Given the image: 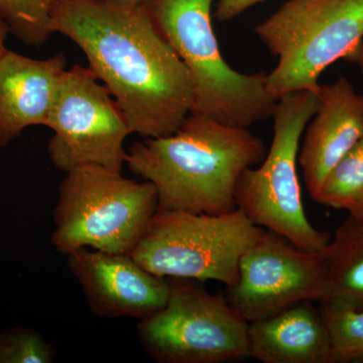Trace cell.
Instances as JSON below:
<instances>
[{
    "instance_id": "6da1fadb",
    "label": "cell",
    "mask_w": 363,
    "mask_h": 363,
    "mask_svg": "<svg viewBox=\"0 0 363 363\" xmlns=\"http://www.w3.org/2000/svg\"><path fill=\"white\" fill-rule=\"evenodd\" d=\"M52 26L84 52L131 133L145 138L172 135L193 111L194 87L187 67L145 2L58 0Z\"/></svg>"
},
{
    "instance_id": "7a4b0ae2",
    "label": "cell",
    "mask_w": 363,
    "mask_h": 363,
    "mask_svg": "<svg viewBox=\"0 0 363 363\" xmlns=\"http://www.w3.org/2000/svg\"><path fill=\"white\" fill-rule=\"evenodd\" d=\"M267 152L248 128L191 112L172 135L135 143L125 164L155 186L157 209L221 215L236 210L240 176Z\"/></svg>"
},
{
    "instance_id": "3957f363",
    "label": "cell",
    "mask_w": 363,
    "mask_h": 363,
    "mask_svg": "<svg viewBox=\"0 0 363 363\" xmlns=\"http://www.w3.org/2000/svg\"><path fill=\"white\" fill-rule=\"evenodd\" d=\"M215 0H145L162 35L187 67L194 87L192 112L250 128L272 118L276 98L267 74L236 71L222 56L212 25Z\"/></svg>"
},
{
    "instance_id": "277c9868",
    "label": "cell",
    "mask_w": 363,
    "mask_h": 363,
    "mask_svg": "<svg viewBox=\"0 0 363 363\" xmlns=\"http://www.w3.org/2000/svg\"><path fill=\"white\" fill-rule=\"evenodd\" d=\"M65 175L54 212L55 250L66 255L81 248L130 255L156 214L155 186L99 166Z\"/></svg>"
},
{
    "instance_id": "5b68a950",
    "label": "cell",
    "mask_w": 363,
    "mask_h": 363,
    "mask_svg": "<svg viewBox=\"0 0 363 363\" xmlns=\"http://www.w3.org/2000/svg\"><path fill=\"white\" fill-rule=\"evenodd\" d=\"M318 106V92L303 90L283 95L272 109L274 135L259 167L243 172L235 189L236 209L266 230L295 247L322 252L330 242L307 218L298 177L300 142Z\"/></svg>"
},
{
    "instance_id": "8992f818",
    "label": "cell",
    "mask_w": 363,
    "mask_h": 363,
    "mask_svg": "<svg viewBox=\"0 0 363 363\" xmlns=\"http://www.w3.org/2000/svg\"><path fill=\"white\" fill-rule=\"evenodd\" d=\"M255 33L278 58L267 74L272 97L318 92L322 73L350 58L363 39V0H288Z\"/></svg>"
},
{
    "instance_id": "52a82bcc",
    "label": "cell",
    "mask_w": 363,
    "mask_h": 363,
    "mask_svg": "<svg viewBox=\"0 0 363 363\" xmlns=\"http://www.w3.org/2000/svg\"><path fill=\"white\" fill-rule=\"evenodd\" d=\"M264 231L240 209L221 215L157 209L130 255L162 278L215 281L228 288L238 281L241 255Z\"/></svg>"
},
{
    "instance_id": "ba28073f",
    "label": "cell",
    "mask_w": 363,
    "mask_h": 363,
    "mask_svg": "<svg viewBox=\"0 0 363 363\" xmlns=\"http://www.w3.org/2000/svg\"><path fill=\"white\" fill-rule=\"evenodd\" d=\"M168 300L140 320L138 337L159 363H223L248 357V322L203 281L167 278Z\"/></svg>"
},
{
    "instance_id": "9c48e42d",
    "label": "cell",
    "mask_w": 363,
    "mask_h": 363,
    "mask_svg": "<svg viewBox=\"0 0 363 363\" xmlns=\"http://www.w3.org/2000/svg\"><path fill=\"white\" fill-rule=\"evenodd\" d=\"M89 67L65 70L52 104L48 128L54 131L50 159L63 173L83 166L123 171L130 126L111 91Z\"/></svg>"
},
{
    "instance_id": "30bf717a",
    "label": "cell",
    "mask_w": 363,
    "mask_h": 363,
    "mask_svg": "<svg viewBox=\"0 0 363 363\" xmlns=\"http://www.w3.org/2000/svg\"><path fill=\"white\" fill-rule=\"evenodd\" d=\"M325 289L323 252H305L264 229L241 255L238 281L226 288L224 296L250 323L303 301L320 303Z\"/></svg>"
},
{
    "instance_id": "8fae6325",
    "label": "cell",
    "mask_w": 363,
    "mask_h": 363,
    "mask_svg": "<svg viewBox=\"0 0 363 363\" xmlns=\"http://www.w3.org/2000/svg\"><path fill=\"white\" fill-rule=\"evenodd\" d=\"M67 257L95 316L140 321L166 305L168 279L143 269L130 255L81 248Z\"/></svg>"
},
{
    "instance_id": "7c38bea8",
    "label": "cell",
    "mask_w": 363,
    "mask_h": 363,
    "mask_svg": "<svg viewBox=\"0 0 363 363\" xmlns=\"http://www.w3.org/2000/svg\"><path fill=\"white\" fill-rule=\"evenodd\" d=\"M303 135L298 162L314 199L329 172L363 138V95L343 77L320 84L317 109Z\"/></svg>"
},
{
    "instance_id": "4fadbf2b",
    "label": "cell",
    "mask_w": 363,
    "mask_h": 363,
    "mask_svg": "<svg viewBox=\"0 0 363 363\" xmlns=\"http://www.w3.org/2000/svg\"><path fill=\"white\" fill-rule=\"evenodd\" d=\"M65 70L63 55L35 60L4 52L0 58V147L28 126L47 125Z\"/></svg>"
},
{
    "instance_id": "5bb4252c",
    "label": "cell",
    "mask_w": 363,
    "mask_h": 363,
    "mask_svg": "<svg viewBox=\"0 0 363 363\" xmlns=\"http://www.w3.org/2000/svg\"><path fill=\"white\" fill-rule=\"evenodd\" d=\"M303 301L248 325V357L264 363H334L321 307Z\"/></svg>"
},
{
    "instance_id": "9a60e30c",
    "label": "cell",
    "mask_w": 363,
    "mask_h": 363,
    "mask_svg": "<svg viewBox=\"0 0 363 363\" xmlns=\"http://www.w3.org/2000/svg\"><path fill=\"white\" fill-rule=\"evenodd\" d=\"M326 289L319 304L363 309V219L348 217L323 252Z\"/></svg>"
},
{
    "instance_id": "2e32d148",
    "label": "cell",
    "mask_w": 363,
    "mask_h": 363,
    "mask_svg": "<svg viewBox=\"0 0 363 363\" xmlns=\"http://www.w3.org/2000/svg\"><path fill=\"white\" fill-rule=\"evenodd\" d=\"M313 200L363 219V138L329 172Z\"/></svg>"
},
{
    "instance_id": "e0dca14e",
    "label": "cell",
    "mask_w": 363,
    "mask_h": 363,
    "mask_svg": "<svg viewBox=\"0 0 363 363\" xmlns=\"http://www.w3.org/2000/svg\"><path fill=\"white\" fill-rule=\"evenodd\" d=\"M57 1L0 0V16L18 39L28 45H42L54 33L52 11Z\"/></svg>"
},
{
    "instance_id": "ac0fdd59",
    "label": "cell",
    "mask_w": 363,
    "mask_h": 363,
    "mask_svg": "<svg viewBox=\"0 0 363 363\" xmlns=\"http://www.w3.org/2000/svg\"><path fill=\"white\" fill-rule=\"evenodd\" d=\"M334 363H363V309L320 304Z\"/></svg>"
},
{
    "instance_id": "d6986e66",
    "label": "cell",
    "mask_w": 363,
    "mask_h": 363,
    "mask_svg": "<svg viewBox=\"0 0 363 363\" xmlns=\"http://www.w3.org/2000/svg\"><path fill=\"white\" fill-rule=\"evenodd\" d=\"M57 350L42 334L26 326L0 332V363H51Z\"/></svg>"
},
{
    "instance_id": "ffe728a7",
    "label": "cell",
    "mask_w": 363,
    "mask_h": 363,
    "mask_svg": "<svg viewBox=\"0 0 363 363\" xmlns=\"http://www.w3.org/2000/svg\"><path fill=\"white\" fill-rule=\"evenodd\" d=\"M264 0H217L214 16L221 23L234 20Z\"/></svg>"
},
{
    "instance_id": "44dd1931",
    "label": "cell",
    "mask_w": 363,
    "mask_h": 363,
    "mask_svg": "<svg viewBox=\"0 0 363 363\" xmlns=\"http://www.w3.org/2000/svg\"><path fill=\"white\" fill-rule=\"evenodd\" d=\"M348 61L354 62L359 67L360 72H362V76L363 79V39L360 40L359 45H357L355 51L352 52V55L347 59Z\"/></svg>"
},
{
    "instance_id": "7402d4cb",
    "label": "cell",
    "mask_w": 363,
    "mask_h": 363,
    "mask_svg": "<svg viewBox=\"0 0 363 363\" xmlns=\"http://www.w3.org/2000/svg\"><path fill=\"white\" fill-rule=\"evenodd\" d=\"M9 32V26H7L6 21L2 18V16H0V58L7 51L6 47H4V42H6L7 33Z\"/></svg>"
},
{
    "instance_id": "603a6c76",
    "label": "cell",
    "mask_w": 363,
    "mask_h": 363,
    "mask_svg": "<svg viewBox=\"0 0 363 363\" xmlns=\"http://www.w3.org/2000/svg\"><path fill=\"white\" fill-rule=\"evenodd\" d=\"M117 1L128 2V4H143L145 0H117Z\"/></svg>"
}]
</instances>
